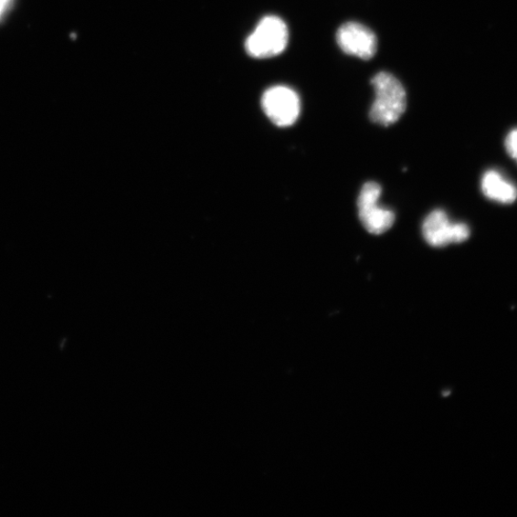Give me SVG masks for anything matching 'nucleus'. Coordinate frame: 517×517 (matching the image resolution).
Listing matches in <instances>:
<instances>
[{"label": "nucleus", "instance_id": "nucleus-1", "mask_svg": "<svg viewBox=\"0 0 517 517\" xmlns=\"http://www.w3.org/2000/svg\"><path fill=\"white\" fill-rule=\"evenodd\" d=\"M375 101L370 110L371 121L388 127L400 121L406 110V92L399 79L390 73L376 74L371 81Z\"/></svg>", "mask_w": 517, "mask_h": 517}, {"label": "nucleus", "instance_id": "nucleus-2", "mask_svg": "<svg viewBox=\"0 0 517 517\" xmlns=\"http://www.w3.org/2000/svg\"><path fill=\"white\" fill-rule=\"evenodd\" d=\"M288 43L289 30L283 19L269 16L247 38L246 50L252 58H271L283 53Z\"/></svg>", "mask_w": 517, "mask_h": 517}, {"label": "nucleus", "instance_id": "nucleus-3", "mask_svg": "<svg viewBox=\"0 0 517 517\" xmlns=\"http://www.w3.org/2000/svg\"><path fill=\"white\" fill-rule=\"evenodd\" d=\"M381 195L382 187L371 182L364 185L357 200L360 220L365 229L374 235L387 232L396 220L392 210L380 206Z\"/></svg>", "mask_w": 517, "mask_h": 517}, {"label": "nucleus", "instance_id": "nucleus-4", "mask_svg": "<svg viewBox=\"0 0 517 517\" xmlns=\"http://www.w3.org/2000/svg\"><path fill=\"white\" fill-rule=\"evenodd\" d=\"M262 107L269 121L278 127L292 126L301 115V98L291 89L276 86L263 95Z\"/></svg>", "mask_w": 517, "mask_h": 517}, {"label": "nucleus", "instance_id": "nucleus-5", "mask_svg": "<svg viewBox=\"0 0 517 517\" xmlns=\"http://www.w3.org/2000/svg\"><path fill=\"white\" fill-rule=\"evenodd\" d=\"M422 231L426 242L433 248L463 243L470 235L467 225L451 223L443 210L432 211L426 217Z\"/></svg>", "mask_w": 517, "mask_h": 517}, {"label": "nucleus", "instance_id": "nucleus-6", "mask_svg": "<svg viewBox=\"0 0 517 517\" xmlns=\"http://www.w3.org/2000/svg\"><path fill=\"white\" fill-rule=\"evenodd\" d=\"M336 42L344 53L363 59L372 58L377 48L375 35L359 23H347L338 29Z\"/></svg>", "mask_w": 517, "mask_h": 517}, {"label": "nucleus", "instance_id": "nucleus-7", "mask_svg": "<svg viewBox=\"0 0 517 517\" xmlns=\"http://www.w3.org/2000/svg\"><path fill=\"white\" fill-rule=\"evenodd\" d=\"M482 191L491 201L512 204L517 198V188L495 171L487 172L482 178Z\"/></svg>", "mask_w": 517, "mask_h": 517}, {"label": "nucleus", "instance_id": "nucleus-8", "mask_svg": "<svg viewBox=\"0 0 517 517\" xmlns=\"http://www.w3.org/2000/svg\"><path fill=\"white\" fill-rule=\"evenodd\" d=\"M506 150L508 153L516 161L517 163V129L512 130L507 136Z\"/></svg>", "mask_w": 517, "mask_h": 517}, {"label": "nucleus", "instance_id": "nucleus-9", "mask_svg": "<svg viewBox=\"0 0 517 517\" xmlns=\"http://www.w3.org/2000/svg\"><path fill=\"white\" fill-rule=\"evenodd\" d=\"M10 4L11 0H0V17L5 14Z\"/></svg>", "mask_w": 517, "mask_h": 517}]
</instances>
